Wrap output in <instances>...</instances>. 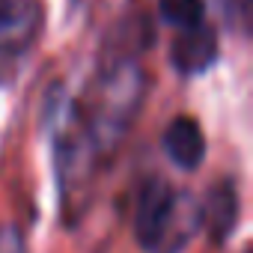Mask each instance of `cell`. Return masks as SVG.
Wrapping results in <instances>:
<instances>
[{
    "label": "cell",
    "mask_w": 253,
    "mask_h": 253,
    "mask_svg": "<svg viewBox=\"0 0 253 253\" xmlns=\"http://www.w3.org/2000/svg\"><path fill=\"white\" fill-rule=\"evenodd\" d=\"M203 226V203L167 179H149L134 206V235L146 253H182Z\"/></svg>",
    "instance_id": "cell-1"
},
{
    "label": "cell",
    "mask_w": 253,
    "mask_h": 253,
    "mask_svg": "<svg viewBox=\"0 0 253 253\" xmlns=\"http://www.w3.org/2000/svg\"><path fill=\"white\" fill-rule=\"evenodd\" d=\"M140 98H143V69L134 60H116L110 69L98 75L89 92L84 122H78L98 155L113 149L119 137L128 131V125L137 116Z\"/></svg>",
    "instance_id": "cell-2"
},
{
    "label": "cell",
    "mask_w": 253,
    "mask_h": 253,
    "mask_svg": "<svg viewBox=\"0 0 253 253\" xmlns=\"http://www.w3.org/2000/svg\"><path fill=\"white\" fill-rule=\"evenodd\" d=\"M39 0H0V78L18 69L39 36Z\"/></svg>",
    "instance_id": "cell-3"
},
{
    "label": "cell",
    "mask_w": 253,
    "mask_h": 253,
    "mask_svg": "<svg viewBox=\"0 0 253 253\" xmlns=\"http://www.w3.org/2000/svg\"><path fill=\"white\" fill-rule=\"evenodd\" d=\"M173 69L179 75H200L217 60V33L211 24L200 21L191 27H182L170 48Z\"/></svg>",
    "instance_id": "cell-4"
},
{
    "label": "cell",
    "mask_w": 253,
    "mask_h": 253,
    "mask_svg": "<svg viewBox=\"0 0 253 253\" xmlns=\"http://www.w3.org/2000/svg\"><path fill=\"white\" fill-rule=\"evenodd\" d=\"M164 149L179 170H197L206 158V137L194 116H176L164 131Z\"/></svg>",
    "instance_id": "cell-5"
},
{
    "label": "cell",
    "mask_w": 253,
    "mask_h": 253,
    "mask_svg": "<svg viewBox=\"0 0 253 253\" xmlns=\"http://www.w3.org/2000/svg\"><path fill=\"white\" fill-rule=\"evenodd\" d=\"M235 217H238V191L232 179H223L209 191L203 203V223L214 244H220L235 229Z\"/></svg>",
    "instance_id": "cell-6"
},
{
    "label": "cell",
    "mask_w": 253,
    "mask_h": 253,
    "mask_svg": "<svg viewBox=\"0 0 253 253\" xmlns=\"http://www.w3.org/2000/svg\"><path fill=\"white\" fill-rule=\"evenodd\" d=\"M158 9H161V18L167 24H173L176 30L206 21L203 18V0H158Z\"/></svg>",
    "instance_id": "cell-7"
},
{
    "label": "cell",
    "mask_w": 253,
    "mask_h": 253,
    "mask_svg": "<svg viewBox=\"0 0 253 253\" xmlns=\"http://www.w3.org/2000/svg\"><path fill=\"white\" fill-rule=\"evenodd\" d=\"M0 253H27L15 223H0Z\"/></svg>",
    "instance_id": "cell-8"
}]
</instances>
